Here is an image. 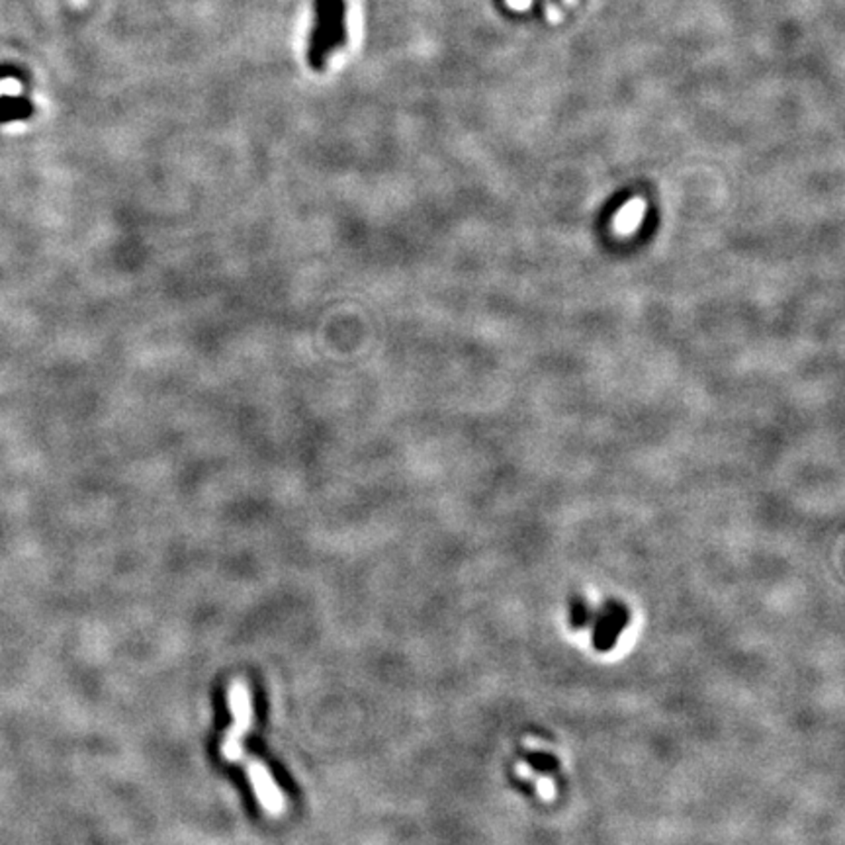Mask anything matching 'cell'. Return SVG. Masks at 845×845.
<instances>
[{
	"label": "cell",
	"instance_id": "cell-1",
	"mask_svg": "<svg viewBox=\"0 0 845 845\" xmlns=\"http://www.w3.org/2000/svg\"><path fill=\"white\" fill-rule=\"evenodd\" d=\"M348 43L347 0H313V26L308 38V65L325 71L335 52Z\"/></svg>",
	"mask_w": 845,
	"mask_h": 845
},
{
	"label": "cell",
	"instance_id": "cell-2",
	"mask_svg": "<svg viewBox=\"0 0 845 845\" xmlns=\"http://www.w3.org/2000/svg\"><path fill=\"white\" fill-rule=\"evenodd\" d=\"M227 708L232 715V726L223 734L220 755L229 764L241 762L245 757L243 740L255 724V707L247 681L233 679L227 687Z\"/></svg>",
	"mask_w": 845,
	"mask_h": 845
},
{
	"label": "cell",
	"instance_id": "cell-3",
	"mask_svg": "<svg viewBox=\"0 0 845 845\" xmlns=\"http://www.w3.org/2000/svg\"><path fill=\"white\" fill-rule=\"evenodd\" d=\"M245 765L247 779L255 793V799L259 806L267 812L271 818H280L288 811V799L284 791L279 787V783L272 777L271 769L264 765L257 757H243L241 759Z\"/></svg>",
	"mask_w": 845,
	"mask_h": 845
},
{
	"label": "cell",
	"instance_id": "cell-4",
	"mask_svg": "<svg viewBox=\"0 0 845 845\" xmlns=\"http://www.w3.org/2000/svg\"><path fill=\"white\" fill-rule=\"evenodd\" d=\"M644 217H646V202L634 198L631 202H626L624 206L614 214L612 227L619 235H632L636 229L642 225Z\"/></svg>",
	"mask_w": 845,
	"mask_h": 845
},
{
	"label": "cell",
	"instance_id": "cell-5",
	"mask_svg": "<svg viewBox=\"0 0 845 845\" xmlns=\"http://www.w3.org/2000/svg\"><path fill=\"white\" fill-rule=\"evenodd\" d=\"M33 112V106L26 99H3L0 100V119H22Z\"/></svg>",
	"mask_w": 845,
	"mask_h": 845
}]
</instances>
